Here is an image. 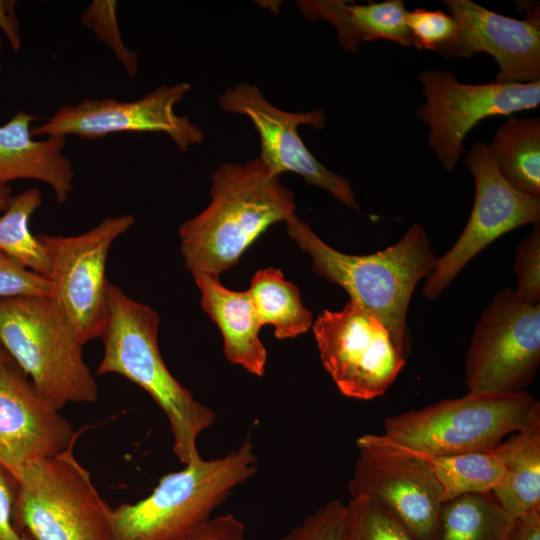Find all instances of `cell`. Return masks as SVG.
<instances>
[{"mask_svg": "<svg viewBox=\"0 0 540 540\" xmlns=\"http://www.w3.org/2000/svg\"><path fill=\"white\" fill-rule=\"evenodd\" d=\"M312 328L323 367L346 397L383 395L405 365L387 327L351 300L340 311L324 310Z\"/></svg>", "mask_w": 540, "mask_h": 540, "instance_id": "cell-10", "label": "cell"}, {"mask_svg": "<svg viewBox=\"0 0 540 540\" xmlns=\"http://www.w3.org/2000/svg\"><path fill=\"white\" fill-rule=\"evenodd\" d=\"M190 89L189 83L180 82L172 86L162 84L132 101L84 99L58 108L43 124L31 128V134L95 140L115 133H163L179 150L187 151L190 146L201 144L205 137L198 125L175 112V106Z\"/></svg>", "mask_w": 540, "mask_h": 540, "instance_id": "cell-14", "label": "cell"}, {"mask_svg": "<svg viewBox=\"0 0 540 540\" xmlns=\"http://www.w3.org/2000/svg\"><path fill=\"white\" fill-rule=\"evenodd\" d=\"M130 214L106 217L76 236L38 234L51 264V296L82 344L101 337L108 319L106 262L112 243L134 224Z\"/></svg>", "mask_w": 540, "mask_h": 540, "instance_id": "cell-12", "label": "cell"}, {"mask_svg": "<svg viewBox=\"0 0 540 540\" xmlns=\"http://www.w3.org/2000/svg\"><path fill=\"white\" fill-rule=\"evenodd\" d=\"M223 111L248 117L260 137L261 161L275 174L292 172L334 196L345 206L360 212L350 183L324 167L308 150L298 134V127L309 125L322 129L326 118L322 109L292 113L272 105L260 89L239 83L219 97Z\"/></svg>", "mask_w": 540, "mask_h": 540, "instance_id": "cell-15", "label": "cell"}, {"mask_svg": "<svg viewBox=\"0 0 540 540\" xmlns=\"http://www.w3.org/2000/svg\"><path fill=\"white\" fill-rule=\"evenodd\" d=\"M117 7L118 2L115 0H93L82 12L81 23L113 51L127 75L134 77L139 69L138 54L128 49L122 40Z\"/></svg>", "mask_w": 540, "mask_h": 540, "instance_id": "cell-28", "label": "cell"}, {"mask_svg": "<svg viewBox=\"0 0 540 540\" xmlns=\"http://www.w3.org/2000/svg\"><path fill=\"white\" fill-rule=\"evenodd\" d=\"M193 276L201 292L202 309L221 331L228 361L251 374L263 376L267 354L258 336L261 325L248 290H230L216 275L197 273Z\"/></svg>", "mask_w": 540, "mask_h": 540, "instance_id": "cell-20", "label": "cell"}, {"mask_svg": "<svg viewBox=\"0 0 540 540\" xmlns=\"http://www.w3.org/2000/svg\"><path fill=\"white\" fill-rule=\"evenodd\" d=\"M41 204L42 195L37 188L12 195L0 217V252L49 279L51 264L47 250L29 227L32 214Z\"/></svg>", "mask_w": 540, "mask_h": 540, "instance_id": "cell-26", "label": "cell"}, {"mask_svg": "<svg viewBox=\"0 0 540 540\" xmlns=\"http://www.w3.org/2000/svg\"><path fill=\"white\" fill-rule=\"evenodd\" d=\"M419 80L425 101L417 116L428 126V143L447 172L457 166L466 136L482 120L508 117L540 104V81L467 84L437 69H425Z\"/></svg>", "mask_w": 540, "mask_h": 540, "instance_id": "cell-11", "label": "cell"}, {"mask_svg": "<svg viewBox=\"0 0 540 540\" xmlns=\"http://www.w3.org/2000/svg\"><path fill=\"white\" fill-rule=\"evenodd\" d=\"M504 477L492 493L512 517L540 511V416L510 434L496 448Z\"/></svg>", "mask_w": 540, "mask_h": 540, "instance_id": "cell-21", "label": "cell"}, {"mask_svg": "<svg viewBox=\"0 0 540 540\" xmlns=\"http://www.w3.org/2000/svg\"><path fill=\"white\" fill-rule=\"evenodd\" d=\"M14 362L0 370V464L16 479L77 441L75 431Z\"/></svg>", "mask_w": 540, "mask_h": 540, "instance_id": "cell-16", "label": "cell"}, {"mask_svg": "<svg viewBox=\"0 0 540 540\" xmlns=\"http://www.w3.org/2000/svg\"><path fill=\"white\" fill-rule=\"evenodd\" d=\"M464 164L475 181V199L466 226L452 248L437 258L423 287L437 299L465 265L501 235L525 224L540 223V197L512 187L498 172L487 144L476 142Z\"/></svg>", "mask_w": 540, "mask_h": 540, "instance_id": "cell-13", "label": "cell"}, {"mask_svg": "<svg viewBox=\"0 0 540 540\" xmlns=\"http://www.w3.org/2000/svg\"><path fill=\"white\" fill-rule=\"evenodd\" d=\"M36 119L18 111L0 126V186L20 179L41 181L50 186L58 203H64L74 179L72 163L63 153L66 138L34 140L31 124Z\"/></svg>", "mask_w": 540, "mask_h": 540, "instance_id": "cell-18", "label": "cell"}, {"mask_svg": "<svg viewBox=\"0 0 540 540\" xmlns=\"http://www.w3.org/2000/svg\"><path fill=\"white\" fill-rule=\"evenodd\" d=\"M23 535V539L22 540H32L30 537H28L27 535L25 534H22Z\"/></svg>", "mask_w": 540, "mask_h": 540, "instance_id": "cell-40", "label": "cell"}, {"mask_svg": "<svg viewBox=\"0 0 540 540\" xmlns=\"http://www.w3.org/2000/svg\"><path fill=\"white\" fill-rule=\"evenodd\" d=\"M286 232L312 259V270L339 285L350 300L377 317L397 347L409 350L407 312L418 282L437 263L427 231L414 223L396 244L368 255H348L326 244L295 214L285 221Z\"/></svg>", "mask_w": 540, "mask_h": 540, "instance_id": "cell-2", "label": "cell"}, {"mask_svg": "<svg viewBox=\"0 0 540 540\" xmlns=\"http://www.w3.org/2000/svg\"><path fill=\"white\" fill-rule=\"evenodd\" d=\"M75 443L17 478L14 524L32 540H113V509L74 456Z\"/></svg>", "mask_w": 540, "mask_h": 540, "instance_id": "cell-7", "label": "cell"}, {"mask_svg": "<svg viewBox=\"0 0 540 540\" xmlns=\"http://www.w3.org/2000/svg\"><path fill=\"white\" fill-rule=\"evenodd\" d=\"M406 24L412 46L419 50L439 52L456 35V20L441 10L417 8L407 12Z\"/></svg>", "mask_w": 540, "mask_h": 540, "instance_id": "cell-29", "label": "cell"}, {"mask_svg": "<svg viewBox=\"0 0 540 540\" xmlns=\"http://www.w3.org/2000/svg\"><path fill=\"white\" fill-rule=\"evenodd\" d=\"M458 30L438 53L469 59L477 53L491 55L498 65L497 83L540 81L539 9L519 20L498 14L470 0L444 1Z\"/></svg>", "mask_w": 540, "mask_h": 540, "instance_id": "cell-17", "label": "cell"}, {"mask_svg": "<svg viewBox=\"0 0 540 540\" xmlns=\"http://www.w3.org/2000/svg\"><path fill=\"white\" fill-rule=\"evenodd\" d=\"M0 344L56 409L97 399L84 344L52 296L0 299Z\"/></svg>", "mask_w": 540, "mask_h": 540, "instance_id": "cell-5", "label": "cell"}, {"mask_svg": "<svg viewBox=\"0 0 540 540\" xmlns=\"http://www.w3.org/2000/svg\"><path fill=\"white\" fill-rule=\"evenodd\" d=\"M1 48H2V40H1V37H0V77H1V73H2Z\"/></svg>", "mask_w": 540, "mask_h": 540, "instance_id": "cell-39", "label": "cell"}, {"mask_svg": "<svg viewBox=\"0 0 540 540\" xmlns=\"http://www.w3.org/2000/svg\"><path fill=\"white\" fill-rule=\"evenodd\" d=\"M356 445L358 456L348 485L351 498L378 503L415 540H433L442 490L427 457L385 435H363Z\"/></svg>", "mask_w": 540, "mask_h": 540, "instance_id": "cell-9", "label": "cell"}, {"mask_svg": "<svg viewBox=\"0 0 540 540\" xmlns=\"http://www.w3.org/2000/svg\"><path fill=\"white\" fill-rule=\"evenodd\" d=\"M257 471L249 438L223 457L164 475L152 493L112 511L113 540H184Z\"/></svg>", "mask_w": 540, "mask_h": 540, "instance_id": "cell-4", "label": "cell"}, {"mask_svg": "<svg viewBox=\"0 0 540 540\" xmlns=\"http://www.w3.org/2000/svg\"><path fill=\"white\" fill-rule=\"evenodd\" d=\"M49 279L27 269L0 252V299L22 296H51Z\"/></svg>", "mask_w": 540, "mask_h": 540, "instance_id": "cell-32", "label": "cell"}, {"mask_svg": "<svg viewBox=\"0 0 540 540\" xmlns=\"http://www.w3.org/2000/svg\"><path fill=\"white\" fill-rule=\"evenodd\" d=\"M538 416L539 402L527 391H469L387 417L383 435L425 457L446 456L494 449Z\"/></svg>", "mask_w": 540, "mask_h": 540, "instance_id": "cell-6", "label": "cell"}, {"mask_svg": "<svg viewBox=\"0 0 540 540\" xmlns=\"http://www.w3.org/2000/svg\"><path fill=\"white\" fill-rule=\"evenodd\" d=\"M209 205L179 227L180 249L192 273L219 274L272 224L294 215L295 198L257 156L225 163L212 174Z\"/></svg>", "mask_w": 540, "mask_h": 540, "instance_id": "cell-1", "label": "cell"}, {"mask_svg": "<svg viewBox=\"0 0 540 540\" xmlns=\"http://www.w3.org/2000/svg\"><path fill=\"white\" fill-rule=\"evenodd\" d=\"M16 3L15 0H0V29L14 52L21 48L20 22L15 13Z\"/></svg>", "mask_w": 540, "mask_h": 540, "instance_id": "cell-35", "label": "cell"}, {"mask_svg": "<svg viewBox=\"0 0 540 540\" xmlns=\"http://www.w3.org/2000/svg\"><path fill=\"white\" fill-rule=\"evenodd\" d=\"M442 490V503L457 497L493 493L504 477L496 449L427 457Z\"/></svg>", "mask_w": 540, "mask_h": 540, "instance_id": "cell-25", "label": "cell"}, {"mask_svg": "<svg viewBox=\"0 0 540 540\" xmlns=\"http://www.w3.org/2000/svg\"><path fill=\"white\" fill-rule=\"evenodd\" d=\"M300 13L309 21H325L336 30L340 46L356 53L364 42L388 40L412 46L402 0L356 4L344 0H299Z\"/></svg>", "mask_w": 540, "mask_h": 540, "instance_id": "cell-19", "label": "cell"}, {"mask_svg": "<svg viewBox=\"0 0 540 540\" xmlns=\"http://www.w3.org/2000/svg\"><path fill=\"white\" fill-rule=\"evenodd\" d=\"M540 364V303L497 293L473 329L465 362L471 392L525 391Z\"/></svg>", "mask_w": 540, "mask_h": 540, "instance_id": "cell-8", "label": "cell"}, {"mask_svg": "<svg viewBox=\"0 0 540 540\" xmlns=\"http://www.w3.org/2000/svg\"><path fill=\"white\" fill-rule=\"evenodd\" d=\"M341 540H415L388 510L366 497L345 504Z\"/></svg>", "mask_w": 540, "mask_h": 540, "instance_id": "cell-27", "label": "cell"}, {"mask_svg": "<svg viewBox=\"0 0 540 540\" xmlns=\"http://www.w3.org/2000/svg\"><path fill=\"white\" fill-rule=\"evenodd\" d=\"M488 151L500 175L518 191L540 197V119L508 116Z\"/></svg>", "mask_w": 540, "mask_h": 540, "instance_id": "cell-22", "label": "cell"}, {"mask_svg": "<svg viewBox=\"0 0 540 540\" xmlns=\"http://www.w3.org/2000/svg\"><path fill=\"white\" fill-rule=\"evenodd\" d=\"M513 520L492 493L467 494L441 504L433 540H509Z\"/></svg>", "mask_w": 540, "mask_h": 540, "instance_id": "cell-23", "label": "cell"}, {"mask_svg": "<svg viewBox=\"0 0 540 540\" xmlns=\"http://www.w3.org/2000/svg\"><path fill=\"white\" fill-rule=\"evenodd\" d=\"M17 479L0 464V540H22L14 524Z\"/></svg>", "mask_w": 540, "mask_h": 540, "instance_id": "cell-33", "label": "cell"}, {"mask_svg": "<svg viewBox=\"0 0 540 540\" xmlns=\"http://www.w3.org/2000/svg\"><path fill=\"white\" fill-rule=\"evenodd\" d=\"M12 197V188L9 185L0 186V212H4Z\"/></svg>", "mask_w": 540, "mask_h": 540, "instance_id": "cell-37", "label": "cell"}, {"mask_svg": "<svg viewBox=\"0 0 540 540\" xmlns=\"http://www.w3.org/2000/svg\"><path fill=\"white\" fill-rule=\"evenodd\" d=\"M509 540H540V511L514 518Z\"/></svg>", "mask_w": 540, "mask_h": 540, "instance_id": "cell-36", "label": "cell"}, {"mask_svg": "<svg viewBox=\"0 0 540 540\" xmlns=\"http://www.w3.org/2000/svg\"><path fill=\"white\" fill-rule=\"evenodd\" d=\"M184 540H246L245 526L231 513L211 516Z\"/></svg>", "mask_w": 540, "mask_h": 540, "instance_id": "cell-34", "label": "cell"}, {"mask_svg": "<svg viewBox=\"0 0 540 540\" xmlns=\"http://www.w3.org/2000/svg\"><path fill=\"white\" fill-rule=\"evenodd\" d=\"M344 509L341 501H329L277 540H341Z\"/></svg>", "mask_w": 540, "mask_h": 540, "instance_id": "cell-31", "label": "cell"}, {"mask_svg": "<svg viewBox=\"0 0 540 540\" xmlns=\"http://www.w3.org/2000/svg\"><path fill=\"white\" fill-rule=\"evenodd\" d=\"M514 271L517 277L515 294L529 304L540 303V223L518 244Z\"/></svg>", "mask_w": 540, "mask_h": 540, "instance_id": "cell-30", "label": "cell"}, {"mask_svg": "<svg viewBox=\"0 0 540 540\" xmlns=\"http://www.w3.org/2000/svg\"><path fill=\"white\" fill-rule=\"evenodd\" d=\"M248 292L261 327L272 325L276 338H295L312 326V313L303 305L299 289L279 269L257 271Z\"/></svg>", "mask_w": 540, "mask_h": 540, "instance_id": "cell-24", "label": "cell"}, {"mask_svg": "<svg viewBox=\"0 0 540 540\" xmlns=\"http://www.w3.org/2000/svg\"><path fill=\"white\" fill-rule=\"evenodd\" d=\"M12 358L9 356L7 351L3 348V346L0 344V370L5 366L7 363L12 362Z\"/></svg>", "mask_w": 540, "mask_h": 540, "instance_id": "cell-38", "label": "cell"}, {"mask_svg": "<svg viewBox=\"0 0 540 540\" xmlns=\"http://www.w3.org/2000/svg\"><path fill=\"white\" fill-rule=\"evenodd\" d=\"M104 355L97 374H119L144 389L168 418L173 452L185 465L201 461L197 439L216 414L170 373L158 346V313L108 282Z\"/></svg>", "mask_w": 540, "mask_h": 540, "instance_id": "cell-3", "label": "cell"}]
</instances>
